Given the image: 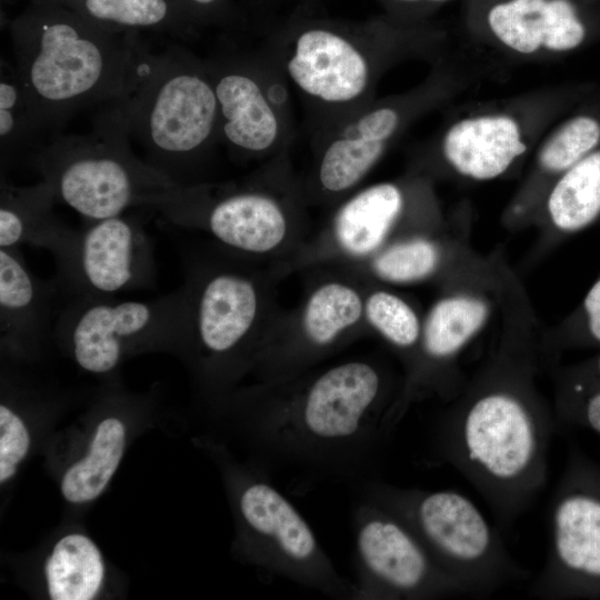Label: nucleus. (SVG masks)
<instances>
[{"label": "nucleus", "instance_id": "obj_38", "mask_svg": "<svg viewBox=\"0 0 600 600\" xmlns=\"http://www.w3.org/2000/svg\"><path fill=\"white\" fill-rule=\"evenodd\" d=\"M31 1H42V0H31Z\"/></svg>", "mask_w": 600, "mask_h": 600}, {"label": "nucleus", "instance_id": "obj_1", "mask_svg": "<svg viewBox=\"0 0 600 600\" xmlns=\"http://www.w3.org/2000/svg\"><path fill=\"white\" fill-rule=\"evenodd\" d=\"M379 370L332 367L293 393L242 398L234 427L263 458L356 484L369 480L392 430Z\"/></svg>", "mask_w": 600, "mask_h": 600}, {"label": "nucleus", "instance_id": "obj_32", "mask_svg": "<svg viewBox=\"0 0 600 600\" xmlns=\"http://www.w3.org/2000/svg\"><path fill=\"white\" fill-rule=\"evenodd\" d=\"M438 252L427 240L396 244L374 260V270L382 279L409 282L428 276L436 267Z\"/></svg>", "mask_w": 600, "mask_h": 600}, {"label": "nucleus", "instance_id": "obj_4", "mask_svg": "<svg viewBox=\"0 0 600 600\" xmlns=\"http://www.w3.org/2000/svg\"><path fill=\"white\" fill-rule=\"evenodd\" d=\"M552 424L524 396L507 388L478 393L436 426V457L511 524L543 490Z\"/></svg>", "mask_w": 600, "mask_h": 600}, {"label": "nucleus", "instance_id": "obj_19", "mask_svg": "<svg viewBox=\"0 0 600 600\" xmlns=\"http://www.w3.org/2000/svg\"><path fill=\"white\" fill-rule=\"evenodd\" d=\"M523 119L510 111H487L453 121L436 138L443 159L460 174L491 180L528 149Z\"/></svg>", "mask_w": 600, "mask_h": 600}, {"label": "nucleus", "instance_id": "obj_2", "mask_svg": "<svg viewBox=\"0 0 600 600\" xmlns=\"http://www.w3.org/2000/svg\"><path fill=\"white\" fill-rule=\"evenodd\" d=\"M440 36L429 22L314 17L304 4L269 34L263 49L300 98L310 140L373 100L391 67L433 54Z\"/></svg>", "mask_w": 600, "mask_h": 600}, {"label": "nucleus", "instance_id": "obj_16", "mask_svg": "<svg viewBox=\"0 0 600 600\" xmlns=\"http://www.w3.org/2000/svg\"><path fill=\"white\" fill-rule=\"evenodd\" d=\"M191 352L197 347L201 366L219 380L229 377L233 359L247 341L258 312V294L247 278L219 272L194 290L191 282Z\"/></svg>", "mask_w": 600, "mask_h": 600}, {"label": "nucleus", "instance_id": "obj_31", "mask_svg": "<svg viewBox=\"0 0 600 600\" xmlns=\"http://www.w3.org/2000/svg\"><path fill=\"white\" fill-rule=\"evenodd\" d=\"M367 318L390 342L409 348L419 337V322L412 309L388 292H376L367 301Z\"/></svg>", "mask_w": 600, "mask_h": 600}, {"label": "nucleus", "instance_id": "obj_20", "mask_svg": "<svg viewBox=\"0 0 600 600\" xmlns=\"http://www.w3.org/2000/svg\"><path fill=\"white\" fill-rule=\"evenodd\" d=\"M133 401V398L113 393L99 403L101 410L94 426L59 480L60 493L69 504H89L111 483L128 448V411Z\"/></svg>", "mask_w": 600, "mask_h": 600}, {"label": "nucleus", "instance_id": "obj_21", "mask_svg": "<svg viewBox=\"0 0 600 600\" xmlns=\"http://www.w3.org/2000/svg\"><path fill=\"white\" fill-rule=\"evenodd\" d=\"M52 188L43 180L36 184H11L4 173L0 183V248L23 244L46 249L54 256L73 231L54 213Z\"/></svg>", "mask_w": 600, "mask_h": 600}, {"label": "nucleus", "instance_id": "obj_13", "mask_svg": "<svg viewBox=\"0 0 600 600\" xmlns=\"http://www.w3.org/2000/svg\"><path fill=\"white\" fill-rule=\"evenodd\" d=\"M53 258L54 281L70 298L109 297L156 284L152 240L138 221L122 214L73 229Z\"/></svg>", "mask_w": 600, "mask_h": 600}, {"label": "nucleus", "instance_id": "obj_28", "mask_svg": "<svg viewBox=\"0 0 600 600\" xmlns=\"http://www.w3.org/2000/svg\"><path fill=\"white\" fill-rule=\"evenodd\" d=\"M362 311L359 294L341 283H327L311 296L303 324L308 340L316 347L330 344L337 336L356 323Z\"/></svg>", "mask_w": 600, "mask_h": 600}, {"label": "nucleus", "instance_id": "obj_12", "mask_svg": "<svg viewBox=\"0 0 600 600\" xmlns=\"http://www.w3.org/2000/svg\"><path fill=\"white\" fill-rule=\"evenodd\" d=\"M206 63L218 101L220 141L244 157L284 150L296 132L291 88L264 49Z\"/></svg>", "mask_w": 600, "mask_h": 600}, {"label": "nucleus", "instance_id": "obj_8", "mask_svg": "<svg viewBox=\"0 0 600 600\" xmlns=\"http://www.w3.org/2000/svg\"><path fill=\"white\" fill-rule=\"evenodd\" d=\"M361 496L400 517L466 596L486 597L528 574L478 507L453 490L402 488L376 479Z\"/></svg>", "mask_w": 600, "mask_h": 600}, {"label": "nucleus", "instance_id": "obj_7", "mask_svg": "<svg viewBox=\"0 0 600 600\" xmlns=\"http://www.w3.org/2000/svg\"><path fill=\"white\" fill-rule=\"evenodd\" d=\"M128 104L131 137L146 161L178 184L220 141L218 101L206 60L180 46L156 53Z\"/></svg>", "mask_w": 600, "mask_h": 600}, {"label": "nucleus", "instance_id": "obj_36", "mask_svg": "<svg viewBox=\"0 0 600 600\" xmlns=\"http://www.w3.org/2000/svg\"><path fill=\"white\" fill-rule=\"evenodd\" d=\"M600 371V359H599ZM584 418L589 427L600 433V391L591 396L587 402Z\"/></svg>", "mask_w": 600, "mask_h": 600}, {"label": "nucleus", "instance_id": "obj_33", "mask_svg": "<svg viewBox=\"0 0 600 600\" xmlns=\"http://www.w3.org/2000/svg\"><path fill=\"white\" fill-rule=\"evenodd\" d=\"M201 28H233L242 22V13L232 0H174Z\"/></svg>", "mask_w": 600, "mask_h": 600}, {"label": "nucleus", "instance_id": "obj_34", "mask_svg": "<svg viewBox=\"0 0 600 600\" xmlns=\"http://www.w3.org/2000/svg\"><path fill=\"white\" fill-rule=\"evenodd\" d=\"M384 10L387 17L404 24L428 22L440 7L453 0H376Z\"/></svg>", "mask_w": 600, "mask_h": 600}, {"label": "nucleus", "instance_id": "obj_6", "mask_svg": "<svg viewBox=\"0 0 600 600\" xmlns=\"http://www.w3.org/2000/svg\"><path fill=\"white\" fill-rule=\"evenodd\" d=\"M233 510L236 552L248 563L338 600H354L309 522L266 473L213 446Z\"/></svg>", "mask_w": 600, "mask_h": 600}, {"label": "nucleus", "instance_id": "obj_17", "mask_svg": "<svg viewBox=\"0 0 600 600\" xmlns=\"http://www.w3.org/2000/svg\"><path fill=\"white\" fill-rule=\"evenodd\" d=\"M578 579L600 580V497L568 483L553 501L548 556L530 594L558 598Z\"/></svg>", "mask_w": 600, "mask_h": 600}, {"label": "nucleus", "instance_id": "obj_23", "mask_svg": "<svg viewBox=\"0 0 600 600\" xmlns=\"http://www.w3.org/2000/svg\"><path fill=\"white\" fill-rule=\"evenodd\" d=\"M43 582L51 600H93L106 583L103 553L88 534L72 531L59 537L43 562Z\"/></svg>", "mask_w": 600, "mask_h": 600}, {"label": "nucleus", "instance_id": "obj_9", "mask_svg": "<svg viewBox=\"0 0 600 600\" xmlns=\"http://www.w3.org/2000/svg\"><path fill=\"white\" fill-rule=\"evenodd\" d=\"M53 341L84 372L107 376L133 356L191 351L188 282L152 300L71 297L59 309Z\"/></svg>", "mask_w": 600, "mask_h": 600}, {"label": "nucleus", "instance_id": "obj_3", "mask_svg": "<svg viewBox=\"0 0 600 600\" xmlns=\"http://www.w3.org/2000/svg\"><path fill=\"white\" fill-rule=\"evenodd\" d=\"M9 33L19 77L56 131L81 108L132 96L156 57L140 33L111 31L46 1H30Z\"/></svg>", "mask_w": 600, "mask_h": 600}, {"label": "nucleus", "instance_id": "obj_26", "mask_svg": "<svg viewBox=\"0 0 600 600\" xmlns=\"http://www.w3.org/2000/svg\"><path fill=\"white\" fill-rule=\"evenodd\" d=\"M548 211L562 230H578L600 212V150L562 173L548 198Z\"/></svg>", "mask_w": 600, "mask_h": 600}, {"label": "nucleus", "instance_id": "obj_27", "mask_svg": "<svg viewBox=\"0 0 600 600\" xmlns=\"http://www.w3.org/2000/svg\"><path fill=\"white\" fill-rule=\"evenodd\" d=\"M486 317L487 307L477 299L456 297L438 302L426 324L424 354L433 362L452 358L479 330Z\"/></svg>", "mask_w": 600, "mask_h": 600}, {"label": "nucleus", "instance_id": "obj_18", "mask_svg": "<svg viewBox=\"0 0 600 600\" xmlns=\"http://www.w3.org/2000/svg\"><path fill=\"white\" fill-rule=\"evenodd\" d=\"M56 281L39 279L19 248H0V343L12 359L37 358L53 340L59 309Z\"/></svg>", "mask_w": 600, "mask_h": 600}, {"label": "nucleus", "instance_id": "obj_11", "mask_svg": "<svg viewBox=\"0 0 600 600\" xmlns=\"http://www.w3.org/2000/svg\"><path fill=\"white\" fill-rule=\"evenodd\" d=\"M354 600H433L466 596L396 513L361 496L353 517Z\"/></svg>", "mask_w": 600, "mask_h": 600}, {"label": "nucleus", "instance_id": "obj_22", "mask_svg": "<svg viewBox=\"0 0 600 600\" xmlns=\"http://www.w3.org/2000/svg\"><path fill=\"white\" fill-rule=\"evenodd\" d=\"M61 4L111 31L192 38L201 28L174 0H42Z\"/></svg>", "mask_w": 600, "mask_h": 600}, {"label": "nucleus", "instance_id": "obj_25", "mask_svg": "<svg viewBox=\"0 0 600 600\" xmlns=\"http://www.w3.org/2000/svg\"><path fill=\"white\" fill-rule=\"evenodd\" d=\"M56 132L46 113L23 84L16 67L3 59L0 67V154L1 170L21 152L44 142V133ZM31 153V154H32Z\"/></svg>", "mask_w": 600, "mask_h": 600}, {"label": "nucleus", "instance_id": "obj_30", "mask_svg": "<svg viewBox=\"0 0 600 600\" xmlns=\"http://www.w3.org/2000/svg\"><path fill=\"white\" fill-rule=\"evenodd\" d=\"M22 406L13 391L2 382L0 403V484L17 476L30 453L32 433Z\"/></svg>", "mask_w": 600, "mask_h": 600}, {"label": "nucleus", "instance_id": "obj_35", "mask_svg": "<svg viewBox=\"0 0 600 600\" xmlns=\"http://www.w3.org/2000/svg\"><path fill=\"white\" fill-rule=\"evenodd\" d=\"M591 333L600 341V280L591 288L586 300Z\"/></svg>", "mask_w": 600, "mask_h": 600}, {"label": "nucleus", "instance_id": "obj_29", "mask_svg": "<svg viewBox=\"0 0 600 600\" xmlns=\"http://www.w3.org/2000/svg\"><path fill=\"white\" fill-rule=\"evenodd\" d=\"M600 141V123L589 116H577L553 130L542 142L538 163L547 172L567 171L592 152Z\"/></svg>", "mask_w": 600, "mask_h": 600}, {"label": "nucleus", "instance_id": "obj_14", "mask_svg": "<svg viewBox=\"0 0 600 600\" xmlns=\"http://www.w3.org/2000/svg\"><path fill=\"white\" fill-rule=\"evenodd\" d=\"M587 12L581 0H469L467 24L512 57L543 59L584 42Z\"/></svg>", "mask_w": 600, "mask_h": 600}, {"label": "nucleus", "instance_id": "obj_15", "mask_svg": "<svg viewBox=\"0 0 600 600\" xmlns=\"http://www.w3.org/2000/svg\"><path fill=\"white\" fill-rule=\"evenodd\" d=\"M151 208L173 224L204 226L219 241L244 252H268L287 233L283 207L259 190L211 197L202 187L178 184Z\"/></svg>", "mask_w": 600, "mask_h": 600}, {"label": "nucleus", "instance_id": "obj_10", "mask_svg": "<svg viewBox=\"0 0 600 600\" xmlns=\"http://www.w3.org/2000/svg\"><path fill=\"white\" fill-rule=\"evenodd\" d=\"M453 84L451 74L439 66L418 87L374 98L310 139L320 190L339 194L354 187L414 120L450 96Z\"/></svg>", "mask_w": 600, "mask_h": 600}, {"label": "nucleus", "instance_id": "obj_37", "mask_svg": "<svg viewBox=\"0 0 600 600\" xmlns=\"http://www.w3.org/2000/svg\"><path fill=\"white\" fill-rule=\"evenodd\" d=\"M300 1L301 3L306 4V6H309L311 3H313L316 0H298Z\"/></svg>", "mask_w": 600, "mask_h": 600}, {"label": "nucleus", "instance_id": "obj_5", "mask_svg": "<svg viewBox=\"0 0 600 600\" xmlns=\"http://www.w3.org/2000/svg\"><path fill=\"white\" fill-rule=\"evenodd\" d=\"M128 98L98 113L89 133L56 134L30 157L57 202L88 221L152 207L178 186L132 151Z\"/></svg>", "mask_w": 600, "mask_h": 600}, {"label": "nucleus", "instance_id": "obj_24", "mask_svg": "<svg viewBox=\"0 0 600 600\" xmlns=\"http://www.w3.org/2000/svg\"><path fill=\"white\" fill-rule=\"evenodd\" d=\"M403 203L401 188L391 182L354 194L336 216L334 231L341 247L356 256L373 251L400 216Z\"/></svg>", "mask_w": 600, "mask_h": 600}]
</instances>
